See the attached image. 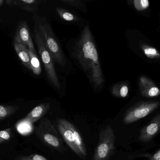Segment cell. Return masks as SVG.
Here are the masks:
<instances>
[{"mask_svg": "<svg viewBox=\"0 0 160 160\" xmlns=\"http://www.w3.org/2000/svg\"><path fill=\"white\" fill-rule=\"evenodd\" d=\"M33 36L39 55L44 65L47 76L52 85L58 90L61 89L60 84L55 70L54 59L48 50L38 29L34 26Z\"/></svg>", "mask_w": 160, "mask_h": 160, "instance_id": "cell-5", "label": "cell"}, {"mask_svg": "<svg viewBox=\"0 0 160 160\" xmlns=\"http://www.w3.org/2000/svg\"><path fill=\"white\" fill-rule=\"evenodd\" d=\"M32 124L27 121L22 119L17 124V130L19 133L24 135L29 133L32 131Z\"/></svg>", "mask_w": 160, "mask_h": 160, "instance_id": "cell-16", "label": "cell"}, {"mask_svg": "<svg viewBox=\"0 0 160 160\" xmlns=\"http://www.w3.org/2000/svg\"><path fill=\"white\" fill-rule=\"evenodd\" d=\"M19 107L15 105H0V121L6 119L19 110Z\"/></svg>", "mask_w": 160, "mask_h": 160, "instance_id": "cell-15", "label": "cell"}, {"mask_svg": "<svg viewBox=\"0 0 160 160\" xmlns=\"http://www.w3.org/2000/svg\"><path fill=\"white\" fill-rule=\"evenodd\" d=\"M34 26L41 33L46 47L54 61L62 67L66 64V59L53 30L45 18L38 15L36 13L33 16Z\"/></svg>", "mask_w": 160, "mask_h": 160, "instance_id": "cell-2", "label": "cell"}, {"mask_svg": "<svg viewBox=\"0 0 160 160\" xmlns=\"http://www.w3.org/2000/svg\"><path fill=\"white\" fill-rule=\"evenodd\" d=\"M135 8L138 11L146 10L149 6V2L148 0H135L133 1Z\"/></svg>", "mask_w": 160, "mask_h": 160, "instance_id": "cell-22", "label": "cell"}, {"mask_svg": "<svg viewBox=\"0 0 160 160\" xmlns=\"http://www.w3.org/2000/svg\"><path fill=\"white\" fill-rule=\"evenodd\" d=\"M14 42L22 44L28 49L36 52L28 22L26 20H21L18 23Z\"/></svg>", "mask_w": 160, "mask_h": 160, "instance_id": "cell-8", "label": "cell"}, {"mask_svg": "<svg viewBox=\"0 0 160 160\" xmlns=\"http://www.w3.org/2000/svg\"><path fill=\"white\" fill-rule=\"evenodd\" d=\"M35 132L38 138L46 147L60 152L65 151L62 138L49 119L43 118L35 128Z\"/></svg>", "mask_w": 160, "mask_h": 160, "instance_id": "cell-4", "label": "cell"}, {"mask_svg": "<svg viewBox=\"0 0 160 160\" xmlns=\"http://www.w3.org/2000/svg\"><path fill=\"white\" fill-rule=\"evenodd\" d=\"M137 157H145L148 158V160H160V149H158L153 153H147L141 154L137 156Z\"/></svg>", "mask_w": 160, "mask_h": 160, "instance_id": "cell-23", "label": "cell"}, {"mask_svg": "<svg viewBox=\"0 0 160 160\" xmlns=\"http://www.w3.org/2000/svg\"><path fill=\"white\" fill-rule=\"evenodd\" d=\"M50 104L48 102L40 104L33 108L22 119L33 124L42 118L48 112L50 109Z\"/></svg>", "mask_w": 160, "mask_h": 160, "instance_id": "cell-11", "label": "cell"}, {"mask_svg": "<svg viewBox=\"0 0 160 160\" xmlns=\"http://www.w3.org/2000/svg\"><path fill=\"white\" fill-rule=\"evenodd\" d=\"M143 52L146 57L150 59L160 58V54L156 48L148 46H143L142 47Z\"/></svg>", "mask_w": 160, "mask_h": 160, "instance_id": "cell-17", "label": "cell"}, {"mask_svg": "<svg viewBox=\"0 0 160 160\" xmlns=\"http://www.w3.org/2000/svg\"><path fill=\"white\" fill-rule=\"evenodd\" d=\"M160 106L159 102H142L130 108L124 115V124H129L135 122L147 117L156 110Z\"/></svg>", "mask_w": 160, "mask_h": 160, "instance_id": "cell-7", "label": "cell"}, {"mask_svg": "<svg viewBox=\"0 0 160 160\" xmlns=\"http://www.w3.org/2000/svg\"><path fill=\"white\" fill-rule=\"evenodd\" d=\"M14 46L18 58L24 65L29 70H31L30 57L29 49L21 43L14 42Z\"/></svg>", "mask_w": 160, "mask_h": 160, "instance_id": "cell-13", "label": "cell"}, {"mask_svg": "<svg viewBox=\"0 0 160 160\" xmlns=\"http://www.w3.org/2000/svg\"><path fill=\"white\" fill-rule=\"evenodd\" d=\"M129 92L128 87L125 85H121L116 88H113L112 93L116 97L125 98L127 97Z\"/></svg>", "mask_w": 160, "mask_h": 160, "instance_id": "cell-18", "label": "cell"}, {"mask_svg": "<svg viewBox=\"0 0 160 160\" xmlns=\"http://www.w3.org/2000/svg\"><path fill=\"white\" fill-rule=\"evenodd\" d=\"M15 160H49L43 155L33 154L29 155H19L16 158Z\"/></svg>", "mask_w": 160, "mask_h": 160, "instance_id": "cell-21", "label": "cell"}, {"mask_svg": "<svg viewBox=\"0 0 160 160\" xmlns=\"http://www.w3.org/2000/svg\"><path fill=\"white\" fill-rule=\"evenodd\" d=\"M116 136L110 125L102 129L94 151L93 160H108L115 149Z\"/></svg>", "mask_w": 160, "mask_h": 160, "instance_id": "cell-6", "label": "cell"}, {"mask_svg": "<svg viewBox=\"0 0 160 160\" xmlns=\"http://www.w3.org/2000/svg\"><path fill=\"white\" fill-rule=\"evenodd\" d=\"M12 128H8L0 131V145L10 140L12 135Z\"/></svg>", "mask_w": 160, "mask_h": 160, "instance_id": "cell-20", "label": "cell"}, {"mask_svg": "<svg viewBox=\"0 0 160 160\" xmlns=\"http://www.w3.org/2000/svg\"><path fill=\"white\" fill-rule=\"evenodd\" d=\"M56 11L61 18L65 21H72L76 20V17L74 15L64 9L58 8L56 9Z\"/></svg>", "mask_w": 160, "mask_h": 160, "instance_id": "cell-19", "label": "cell"}, {"mask_svg": "<svg viewBox=\"0 0 160 160\" xmlns=\"http://www.w3.org/2000/svg\"><path fill=\"white\" fill-rule=\"evenodd\" d=\"M29 53L30 57L31 70L36 75H40L42 72V66L39 58L36 55V52L29 49Z\"/></svg>", "mask_w": 160, "mask_h": 160, "instance_id": "cell-14", "label": "cell"}, {"mask_svg": "<svg viewBox=\"0 0 160 160\" xmlns=\"http://www.w3.org/2000/svg\"><path fill=\"white\" fill-rule=\"evenodd\" d=\"M41 1L38 0H6L5 3L8 6H17L24 11L34 13L38 10Z\"/></svg>", "mask_w": 160, "mask_h": 160, "instance_id": "cell-12", "label": "cell"}, {"mask_svg": "<svg viewBox=\"0 0 160 160\" xmlns=\"http://www.w3.org/2000/svg\"><path fill=\"white\" fill-rule=\"evenodd\" d=\"M63 3L71 6H76L78 7H81L82 6V3L79 1H75V0H62Z\"/></svg>", "mask_w": 160, "mask_h": 160, "instance_id": "cell-24", "label": "cell"}, {"mask_svg": "<svg viewBox=\"0 0 160 160\" xmlns=\"http://www.w3.org/2000/svg\"><path fill=\"white\" fill-rule=\"evenodd\" d=\"M4 2V1L3 0H0V6H2Z\"/></svg>", "mask_w": 160, "mask_h": 160, "instance_id": "cell-25", "label": "cell"}, {"mask_svg": "<svg viewBox=\"0 0 160 160\" xmlns=\"http://www.w3.org/2000/svg\"><path fill=\"white\" fill-rule=\"evenodd\" d=\"M76 57L94 88L103 86L105 80L99 56L88 26L82 31L75 47Z\"/></svg>", "mask_w": 160, "mask_h": 160, "instance_id": "cell-1", "label": "cell"}, {"mask_svg": "<svg viewBox=\"0 0 160 160\" xmlns=\"http://www.w3.org/2000/svg\"><path fill=\"white\" fill-rule=\"evenodd\" d=\"M139 88L141 95L147 98L157 97L160 94V91L154 83L145 76H142L139 78Z\"/></svg>", "mask_w": 160, "mask_h": 160, "instance_id": "cell-10", "label": "cell"}, {"mask_svg": "<svg viewBox=\"0 0 160 160\" xmlns=\"http://www.w3.org/2000/svg\"><path fill=\"white\" fill-rule=\"evenodd\" d=\"M57 127L60 134L70 148L81 159L87 155L85 143L74 124L65 119H58Z\"/></svg>", "mask_w": 160, "mask_h": 160, "instance_id": "cell-3", "label": "cell"}, {"mask_svg": "<svg viewBox=\"0 0 160 160\" xmlns=\"http://www.w3.org/2000/svg\"><path fill=\"white\" fill-rule=\"evenodd\" d=\"M160 115L157 114L150 123L140 130L138 139L142 142L148 143L151 141L160 132Z\"/></svg>", "mask_w": 160, "mask_h": 160, "instance_id": "cell-9", "label": "cell"}]
</instances>
